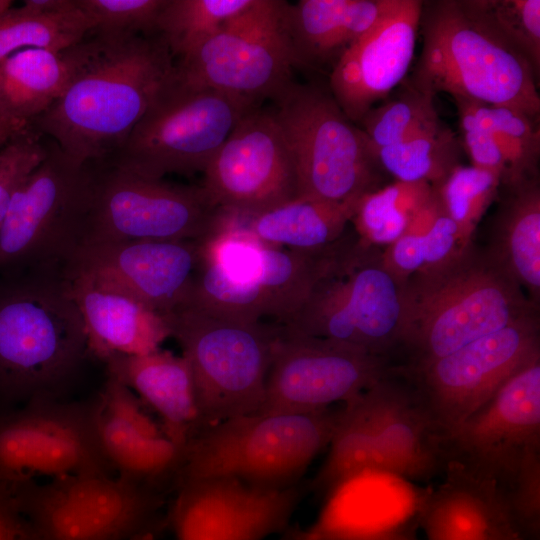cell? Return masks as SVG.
Listing matches in <instances>:
<instances>
[{"instance_id":"8992f818","label":"cell","mask_w":540,"mask_h":540,"mask_svg":"<svg viewBox=\"0 0 540 540\" xmlns=\"http://www.w3.org/2000/svg\"><path fill=\"white\" fill-rule=\"evenodd\" d=\"M404 285L384 266L380 248L344 237L305 303L281 327L390 361L403 349Z\"/></svg>"},{"instance_id":"f546056e","label":"cell","mask_w":540,"mask_h":540,"mask_svg":"<svg viewBox=\"0 0 540 540\" xmlns=\"http://www.w3.org/2000/svg\"><path fill=\"white\" fill-rule=\"evenodd\" d=\"M98 431L117 476L158 490L164 479H175L186 447L165 434H152L116 419L102 410V403Z\"/></svg>"},{"instance_id":"f1b7e54d","label":"cell","mask_w":540,"mask_h":540,"mask_svg":"<svg viewBox=\"0 0 540 540\" xmlns=\"http://www.w3.org/2000/svg\"><path fill=\"white\" fill-rule=\"evenodd\" d=\"M71 73L67 49L27 48L0 61V110L31 127L63 93Z\"/></svg>"},{"instance_id":"bcb514c9","label":"cell","mask_w":540,"mask_h":540,"mask_svg":"<svg viewBox=\"0 0 540 540\" xmlns=\"http://www.w3.org/2000/svg\"><path fill=\"white\" fill-rule=\"evenodd\" d=\"M0 540H37L21 514L12 482L0 481Z\"/></svg>"},{"instance_id":"d6a6232c","label":"cell","mask_w":540,"mask_h":540,"mask_svg":"<svg viewBox=\"0 0 540 540\" xmlns=\"http://www.w3.org/2000/svg\"><path fill=\"white\" fill-rule=\"evenodd\" d=\"M434 192L428 183L395 181L363 195L350 221L358 241L380 249L390 245L405 233Z\"/></svg>"},{"instance_id":"7c38bea8","label":"cell","mask_w":540,"mask_h":540,"mask_svg":"<svg viewBox=\"0 0 540 540\" xmlns=\"http://www.w3.org/2000/svg\"><path fill=\"white\" fill-rule=\"evenodd\" d=\"M287 2L254 0L174 65L171 80L253 103L292 82L295 56L286 30Z\"/></svg>"},{"instance_id":"d4e9b609","label":"cell","mask_w":540,"mask_h":540,"mask_svg":"<svg viewBox=\"0 0 540 540\" xmlns=\"http://www.w3.org/2000/svg\"><path fill=\"white\" fill-rule=\"evenodd\" d=\"M104 363L108 376L123 383L160 415L164 434L186 447L199 430L193 378L186 358L158 349L142 355H114Z\"/></svg>"},{"instance_id":"cb8c5ba5","label":"cell","mask_w":540,"mask_h":540,"mask_svg":"<svg viewBox=\"0 0 540 540\" xmlns=\"http://www.w3.org/2000/svg\"><path fill=\"white\" fill-rule=\"evenodd\" d=\"M80 311L89 355H142L171 337L166 317L139 300L82 274L62 272Z\"/></svg>"},{"instance_id":"b9f144b4","label":"cell","mask_w":540,"mask_h":540,"mask_svg":"<svg viewBox=\"0 0 540 540\" xmlns=\"http://www.w3.org/2000/svg\"><path fill=\"white\" fill-rule=\"evenodd\" d=\"M48 146L41 135L28 128L0 149V227L17 189L45 159Z\"/></svg>"},{"instance_id":"1f68e13d","label":"cell","mask_w":540,"mask_h":540,"mask_svg":"<svg viewBox=\"0 0 540 540\" xmlns=\"http://www.w3.org/2000/svg\"><path fill=\"white\" fill-rule=\"evenodd\" d=\"M463 147L456 133L442 122L377 150L385 173L400 182H424L438 188L461 165Z\"/></svg>"},{"instance_id":"816d5d0a","label":"cell","mask_w":540,"mask_h":540,"mask_svg":"<svg viewBox=\"0 0 540 540\" xmlns=\"http://www.w3.org/2000/svg\"><path fill=\"white\" fill-rule=\"evenodd\" d=\"M12 6V1L10 0H0V17L7 13Z\"/></svg>"},{"instance_id":"74e56055","label":"cell","mask_w":540,"mask_h":540,"mask_svg":"<svg viewBox=\"0 0 540 540\" xmlns=\"http://www.w3.org/2000/svg\"><path fill=\"white\" fill-rule=\"evenodd\" d=\"M500 186L498 174L461 164L436 189L445 213L456 223L465 243L473 242L477 226L497 199Z\"/></svg>"},{"instance_id":"7a4b0ae2","label":"cell","mask_w":540,"mask_h":540,"mask_svg":"<svg viewBox=\"0 0 540 540\" xmlns=\"http://www.w3.org/2000/svg\"><path fill=\"white\" fill-rule=\"evenodd\" d=\"M522 288L472 242L404 285L403 349L419 366L538 312Z\"/></svg>"},{"instance_id":"ee69618b","label":"cell","mask_w":540,"mask_h":540,"mask_svg":"<svg viewBox=\"0 0 540 540\" xmlns=\"http://www.w3.org/2000/svg\"><path fill=\"white\" fill-rule=\"evenodd\" d=\"M422 239L425 257L423 270L436 268L452 261L472 243L464 242L458 226L445 211L437 218L431 229L422 236Z\"/></svg>"},{"instance_id":"4fadbf2b","label":"cell","mask_w":540,"mask_h":540,"mask_svg":"<svg viewBox=\"0 0 540 540\" xmlns=\"http://www.w3.org/2000/svg\"><path fill=\"white\" fill-rule=\"evenodd\" d=\"M97 170L80 245L130 240H203L221 210L202 187L147 178L108 163ZM79 245V246H80Z\"/></svg>"},{"instance_id":"836d02e7","label":"cell","mask_w":540,"mask_h":540,"mask_svg":"<svg viewBox=\"0 0 540 540\" xmlns=\"http://www.w3.org/2000/svg\"><path fill=\"white\" fill-rule=\"evenodd\" d=\"M93 30L94 23L79 7L51 15L26 14L11 8L0 17V61L27 48L63 51Z\"/></svg>"},{"instance_id":"ab89813d","label":"cell","mask_w":540,"mask_h":540,"mask_svg":"<svg viewBox=\"0 0 540 540\" xmlns=\"http://www.w3.org/2000/svg\"><path fill=\"white\" fill-rule=\"evenodd\" d=\"M524 540H540V444L530 447L508 482L498 488Z\"/></svg>"},{"instance_id":"603a6c76","label":"cell","mask_w":540,"mask_h":540,"mask_svg":"<svg viewBox=\"0 0 540 540\" xmlns=\"http://www.w3.org/2000/svg\"><path fill=\"white\" fill-rule=\"evenodd\" d=\"M441 484L416 505L427 540H524L492 479L447 460Z\"/></svg>"},{"instance_id":"5b68a950","label":"cell","mask_w":540,"mask_h":540,"mask_svg":"<svg viewBox=\"0 0 540 540\" xmlns=\"http://www.w3.org/2000/svg\"><path fill=\"white\" fill-rule=\"evenodd\" d=\"M340 410L253 413L201 428L187 442L176 485L210 477H233L264 488L299 483L328 447Z\"/></svg>"},{"instance_id":"d590c367","label":"cell","mask_w":540,"mask_h":540,"mask_svg":"<svg viewBox=\"0 0 540 540\" xmlns=\"http://www.w3.org/2000/svg\"><path fill=\"white\" fill-rule=\"evenodd\" d=\"M467 102L490 131L505 161L506 174L501 184L539 175V121L511 107Z\"/></svg>"},{"instance_id":"f5cc1de1","label":"cell","mask_w":540,"mask_h":540,"mask_svg":"<svg viewBox=\"0 0 540 540\" xmlns=\"http://www.w3.org/2000/svg\"><path fill=\"white\" fill-rule=\"evenodd\" d=\"M130 540H156V538L154 536V533L149 531V532L141 533V534L131 538Z\"/></svg>"},{"instance_id":"681fc988","label":"cell","mask_w":540,"mask_h":540,"mask_svg":"<svg viewBox=\"0 0 540 540\" xmlns=\"http://www.w3.org/2000/svg\"><path fill=\"white\" fill-rule=\"evenodd\" d=\"M0 110V149L16 134L28 129Z\"/></svg>"},{"instance_id":"44dd1931","label":"cell","mask_w":540,"mask_h":540,"mask_svg":"<svg viewBox=\"0 0 540 540\" xmlns=\"http://www.w3.org/2000/svg\"><path fill=\"white\" fill-rule=\"evenodd\" d=\"M422 5L421 0H395L332 66L329 90L355 124L404 80L414 57Z\"/></svg>"},{"instance_id":"4dcf8cb0","label":"cell","mask_w":540,"mask_h":540,"mask_svg":"<svg viewBox=\"0 0 540 540\" xmlns=\"http://www.w3.org/2000/svg\"><path fill=\"white\" fill-rule=\"evenodd\" d=\"M367 390L342 403L328 455L309 486L316 492L326 495L360 473L387 474Z\"/></svg>"},{"instance_id":"2e32d148","label":"cell","mask_w":540,"mask_h":540,"mask_svg":"<svg viewBox=\"0 0 540 540\" xmlns=\"http://www.w3.org/2000/svg\"><path fill=\"white\" fill-rule=\"evenodd\" d=\"M394 370L384 358L280 326L257 413H307L342 404Z\"/></svg>"},{"instance_id":"3957f363","label":"cell","mask_w":540,"mask_h":540,"mask_svg":"<svg viewBox=\"0 0 540 540\" xmlns=\"http://www.w3.org/2000/svg\"><path fill=\"white\" fill-rule=\"evenodd\" d=\"M0 287V398H60L89 355L62 270H37Z\"/></svg>"},{"instance_id":"8d00e7d4","label":"cell","mask_w":540,"mask_h":540,"mask_svg":"<svg viewBox=\"0 0 540 540\" xmlns=\"http://www.w3.org/2000/svg\"><path fill=\"white\" fill-rule=\"evenodd\" d=\"M434 96L410 79L395 97L371 108L358 126L377 150L441 123Z\"/></svg>"},{"instance_id":"8fae6325","label":"cell","mask_w":540,"mask_h":540,"mask_svg":"<svg viewBox=\"0 0 540 540\" xmlns=\"http://www.w3.org/2000/svg\"><path fill=\"white\" fill-rule=\"evenodd\" d=\"M21 514L37 540H130L153 532L159 490L120 476L68 475L45 483L12 482Z\"/></svg>"},{"instance_id":"9c48e42d","label":"cell","mask_w":540,"mask_h":540,"mask_svg":"<svg viewBox=\"0 0 540 540\" xmlns=\"http://www.w3.org/2000/svg\"><path fill=\"white\" fill-rule=\"evenodd\" d=\"M255 107L247 99L215 89L177 84L170 76L122 146L104 163L152 179L204 172L236 124Z\"/></svg>"},{"instance_id":"83f0119b","label":"cell","mask_w":540,"mask_h":540,"mask_svg":"<svg viewBox=\"0 0 540 540\" xmlns=\"http://www.w3.org/2000/svg\"><path fill=\"white\" fill-rule=\"evenodd\" d=\"M357 202L296 197L256 214L223 211V215L267 244L310 251L331 246L344 236Z\"/></svg>"},{"instance_id":"484cf974","label":"cell","mask_w":540,"mask_h":540,"mask_svg":"<svg viewBox=\"0 0 540 540\" xmlns=\"http://www.w3.org/2000/svg\"><path fill=\"white\" fill-rule=\"evenodd\" d=\"M395 0H300L287 3L285 23L296 65H334Z\"/></svg>"},{"instance_id":"9a60e30c","label":"cell","mask_w":540,"mask_h":540,"mask_svg":"<svg viewBox=\"0 0 540 540\" xmlns=\"http://www.w3.org/2000/svg\"><path fill=\"white\" fill-rule=\"evenodd\" d=\"M540 354L538 312L431 362L401 368L445 439L518 368Z\"/></svg>"},{"instance_id":"ffe728a7","label":"cell","mask_w":540,"mask_h":540,"mask_svg":"<svg viewBox=\"0 0 540 540\" xmlns=\"http://www.w3.org/2000/svg\"><path fill=\"white\" fill-rule=\"evenodd\" d=\"M201 240H130L80 245L62 268L121 291L169 316L186 305Z\"/></svg>"},{"instance_id":"c3c4849f","label":"cell","mask_w":540,"mask_h":540,"mask_svg":"<svg viewBox=\"0 0 540 540\" xmlns=\"http://www.w3.org/2000/svg\"><path fill=\"white\" fill-rule=\"evenodd\" d=\"M77 8V0H27L16 9L26 14L51 15L70 12Z\"/></svg>"},{"instance_id":"7402d4cb","label":"cell","mask_w":540,"mask_h":540,"mask_svg":"<svg viewBox=\"0 0 540 540\" xmlns=\"http://www.w3.org/2000/svg\"><path fill=\"white\" fill-rule=\"evenodd\" d=\"M397 369L367 390L378 449L387 474L428 480L445 467L444 440L413 385L395 378Z\"/></svg>"},{"instance_id":"e575fe53","label":"cell","mask_w":540,"mask_h":540,"mask_svg":"<svg viewBox=\"0 0 540 540\" xmlns=\"http://www.w3.org/2000/svg\"><path fill=\"white\" fill-rule=\"evenodd\" d=\"M254 0H166L158 16L156 34L173 56L191 52Z\"/></svg>"},{"instance_id":"e0dca14e","label":"cell","mask_w":540,"mask_h":540,"mask_svg":"<svg viewBox=\"0 0 540 540\" xmlns=\"http://www.w3.org/2000/svg\"><path fill=\"white\" fill-rule=\"evenodd\" d=\"M203 173L204 192L224 212L256 214L297 197L294 161L273 112L244 115Z\"/></svg>"},{"instance_id":"ba28073f","label":"cell","mask_w":540,"mask_h":540,"mask_svg":"<svg viewBox=\"0 0 540 540\" xmlns=\"http://www.w3.org/2000/svg\"><path fill=\"white\" fill-rule=\"evenodd\" d=\"M273 99L295 165L297 197L356 201L383 187L375 149L330 90L291 82Z\"/></svg>"},{"instance_id":"7dc6e473","label":"cell","mask_w":540,"mask_h":540,"mask_svg":"<svg viewBox=\"0 0 540 540\" xmlns=\"http://www.w3.org/2000/svg\"><path fill=\"white\" fill-rule=\"evenodd\" d=\"M322 538L325 540H420L416 534L415 526L409 522L351 535Z\"/></svg>"},{"instance_id":"f907efd6","label":"cell","mask_w":540,"mask_h":540,"mask_svg":"<svg viewBox=\"0 0 540 540\" xmlns=\"http://www.w3.org/2000/svg\"><path fill=\"white\" fill-rule=\"evenodd\" d=\"M279 540H325L311 529H302L299 526H289L280 534Z\"/></svg>"},{"instance_id":"f35d334b","label":"cell","mask_w":540,"mask_h":540,"mask_svg":"<svg viewBox=\"0 0 540 540\" xmlns=\"http://www.w3.org/2000/svg\"><path fill=\"white\" fill-rule=\"evenodd\" d=\"M467 10L520 52L540 75L539 0H463Z\"/></svg>"},{"instance_id":"30bf717a","label":"cell","mask_w":540,"mask_h":540,"mask_svg":"<svg viewBox=\"0 0 540 540\" xmlns=\"http://www.w3.org/2000/svg\"><path fill=\"white\" fill-rule=\"evenodd\" d=\"M97 163L79 165L52 142L15 192L0 227V267L56 270L81 244Z\"/></svg>"},{"instance_id":"60d3db41","label":"cell","mask_w":540,"mask_h":540,"mask_svg":"<svg viewBox=\"0 0 540 540\" xmlns=\"http://www.w3.org/2000/svg\"><path fill=\"white\" fill-rule=\"evenodd\" d=\"M166 0H77L94 23L92 32L108 35H154Z\"/></svg>"},{"instance_id":"7bdbcfd3","label":"cell","mask_w":540,"mask_h":540,"mask_svg":"<svg viewBox=\"0 0 540 540\" xmlns=\"http://www.w3.org/2000/svg\"><path fill=\"white\" fill-rule=\"evenodd\" d=\"M459 116L462 147L472 166L492 171L501 177L506 165L490 131L478 120L467 101L454 99Z\"/></svg>"},{"instance_id":"6da1fadb","label":"cell","mask_w":540,"mask_h":540,"mask_svg":"<svg viewBox=\"0 0 540 540\" xmlns=\"http://www.w3.org/2000/svg\"><path fill=\"white\" fill-rule=\"evenodd\" d=\"M93 33L67 49V86L31 125L79 165L104 163L117 152L174 68L158 34Z\"/></svg>"},{"instance_id":"d6986e66","label":"cell","mask_w":540,"mask_h":540,"mask_svg":"<svg viewBox=\"0 0 540 540\" xmlns=\"http://www.w3.org/2000/svg\"><path fill=\"white\" fill-rule=\"evenodd\" d=\"M176 487L168 520L177 540H265L290 526L305 486L264 488L210 477Z\"/></svg>"},{"instance_id":"5bb4252c","label":"cell","mask_w":540,"mask_h":540,"mask_svg":"<svg viewBox=\"0 0 540 540\" xmlns=\"http://www.w3.org/2000/svg\"><path fill=\"white\" fill-rule=\"evenodd\" d=\"M100 393L82 401L41 398L0 412V481L114 475L98 431Z\"/></svg>"},{"instance_id":"4316f807","label":"cell","mask_w":540,"mask_h":540,"mask_svg":"<svg viewBox=\"0 0 540 540\" xmlns=\"http://www.w3.org/2000/svg\"><path fill=\"white\" fill-rule=\"evenodd\" d=\"M485 250L537 308L540 302L539 175L502 183Z\"/></svg>"},{"instance_id":"52a82bcc","label":"cell","mask_w":540,"mask_h":540,"mask_svg":"<svg viewBox=\"0 0 540 540\" xmlns=\"http://www.w3.org/2000/svg\"><path fill=\"white\" fill-rule=\"evenodd\" d=\"M166 318L191 369L199 430L257 413L279 327L190 305Z\"/></svg>"},{"instance_id":"ac0fdd59","label":"cell","mask_w":540,"mask_h":540,"mask_svg":"<svg viewBox=\"0 0 540 540\" xmlns=\"http://www.w3.org/2000/svg\"><path fill=\"white\" fill-rule=\"evenodd\" d=\"M540 444V354L518 368L445 439L459 461L503 487L530 447ZM447 462V461H446Z\"/></svg>"},{"instance_id":"f6af8a7d","label":"cell","mask_w":540,"mask_h":540,"mask_svg":"<svg viewBox=\"0 0 540 540\" xmlns=\"http://www.w3.org/2000/svg\"><path fill=\"white\" fill-rule=\"evenodd\" d=\"M386 269L400 282L406 281L425 266L422 236L403 234L382 251Z\"/></svg>"},{"instance_id":"277c9868","label":"cell","mask_w":540,"mask_h":540,"mask_svg":"<svg viewBox=\"0 0 540 540\" xmlns=\"http://www.w3.org/2000/svg\"><path fill=\"white\" fill-rule=\"evenodd\" d=\"M423 43L410 80L435 95L516 109L539 121L538 77L528 60L463 0L423 1Z\"/></svg>"}]
</instances>
